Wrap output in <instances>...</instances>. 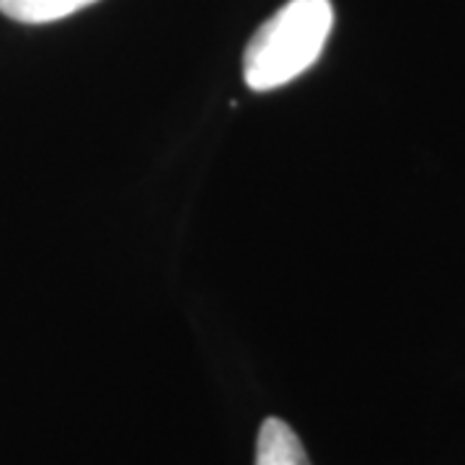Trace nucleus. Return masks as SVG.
Wrapping results in <instances>:
<instances>
[{"label": "nucleus", "instance_id": "nucleus-1", "mask_svg": "<svg viewBox=\"0 0 465 465\" xmlns=\"http://www.w3.org/2000/svg\"><path fill=\"white\" fill-rule=\"evenodd\" d=\"M333 29L331 0H290L262 24L243 52V81L272 91L295 81L321 57Z\"/></svg>", "mask_w": 465, "mask_h": 465}, {"label": "nucleus", "instance_id": "nucleus-2", "mask_svg": "<svg viewBox=\"0 0 465 465\" xmlns=\"http://www.w3.org/2000/svg\"><path fill=\"white\" fill-rule=\"evenodd\" d=\"M256 465H311V460L292 427L269 416L259 430Z\"/></svg>", "mask_w": 465, "mask_h": 465}, {"label": "nucleus", "instance_id": "nucleus-3", "mask_svg": "<svg viewBox=\"0 0 465 465\" xmlns=\"http://www.w3.org/2000/svg\"><path fill=\"white\" fill-rule=\"evenodd\" d=\"M94 3L96 0H0V14L18 24H52Z\"/></svg>", "mask_w": 465, "mask_h": 465}]
</instances>
